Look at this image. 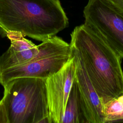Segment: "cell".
<instances>
[{
    "label": "cell",
    "mask_w": 123,
    "mask_h": 123,
    "mask_svg": "<svg viewBox=\"0 0 123 123\" xmlns=\"http://www.w3.org/2000/svg\"><path fill=\"white\" fill-rule=\"evenodd\" d=\"M71 50L82 62L102 104L123 95L122 58L86 24L71 34Z\"/></svg>",
    "instance_id": "obj_1"
},
{
    "label": "cell",
    "mask_w": 123,
    "mask_h": 123,
    "mask_svg": "<svg viewBox=\"0 0 123 123\" xmlns=\"http://www.w3.org/2000/svg\"><path fill=\"white\" fill-rule=\"evenodd\" d=\"M68 25L59 0H0V30L5 36L16 32L43 42Z\"/></svg>",
    "instance_id": "obj_2"
},
{
    "label": "cell",
    "mask_w": 123,
    "mask_h": 123,
    "mask_svg": "<svg viewBox=\"0 0 123 123\" xmlns=\"http://www.w3.org/2000/svg\"><path fill=\"white\" fill-rule=\"evenodd\" d=\"M3 87L0 101L8 123H50L46 79L19 77Z\"/></svg>",
    "instance_id": "obj_3"
},
{
    "label": "cell",
    "mask_w": 123,
    "mask_h": 123,
    "mask_svg": "<svg viewBox=\"0 0 123 123\" xmlns=\"http://www.w3.org/2000/svg\"><path fill=\"white\" fill-rule=\"evenodd\" d=\"M37 46L38 52L31 60L0 72V84L2 86L19 77L46 79L58 72L72 56L70 44L57 36Z\"/></svg>",
    "instance_id": "obj_4"
},
{
    "label": "cell",
    "mask_w": 123,
    "mask_h": 123,
    "mask_svg": "<svg viewBox=\"0 0 123 123\" xmlns=\"http://www.w3.org/2000/svg\"><path fill=\"white\" fill-rule=\"evenodd\" d=\"M84 24L123 58V12L108 0H88Z\"/></svg>",
    "instance_id": "obj_5"
},
{
    "label": "cell",
    "mask_w": 123,
    "mask_h": 123,
    "mask_svg": "<svg viewBox=\"0 0 123 123\" xmlns=\"http://www.w3.org/2000/svg\"><path fill=\"white\" fill-rule=\"evenodd\" d=\"M76 63L72 56L57 73L46 79L50 123H62L66 103L75 78Z\"/></svg>",
    "instance_id": "obj_6"
},
{
    "label": "cell",
    "mask_w": 123,
    "mask_h": 123,
    "mask_svg": "<svg viewBox=\"0 0 123 123\" xmlns=\"http://www.w3.org/2000/svg\"><path fill=\"white\" fill-rule=\"evenodd\" d=\"M72 53L76 63L75 79L87 122L104 123L103 107L100 99L88 77L82 62L74 52L72 51Z\"/></svg>",
    "instance_id": "obj_7"
},
{
    "label": "cell",
    "mask_w": 123,
    "mask_h": 123,
    "mask_svg": "<svg viewBox=\"0 0 123 123\" xmlns=\"http://www.w3.org/2000/svg\"><path fill=\"white\" fill-rule=\"evenodd\" d=\"M5 36L10 40L11 45L0 56V72L27 62L38 52V46L21 33L10 31Z\"/></svg>",
    "instance_id": "obj_8"
},
{
    "label": "cell",
    "mask_w": 123,
    "mask_h": 123,
    "mask_svg": "<svg viewBox=\"0 0 123 123\" xmlns=\"http://www.w3.org/2000/svg\"><path fill=\"white\" fill-rule=\"evenodd\" d=\"M62 123H88L75 78L68 98Z\"/></svg>",
    "instance_id": "obj_9"
},
{
    "label": "cell",
    "mask_w": 123,
    "mask_h": 123,
    "mask_svg": "<svg viewBox=\"0 0 123 123\" xmlns=\"http://www.w3.org/2000/svg\"><path fill=\"white\" fill-rule=\"evenodd\" d=\"M104 123H120L123 118V95L103 105Z\"/></svg>",
    "instance_id": "obj_10"
},
{
    "label": "cell",
    "mask_w": 123,
    "mask_h": 123,
    "mask_svg": "<svg viewBox=\"0 0 123 123\" xmlns=\"http://www.w3.org/2000/svg\"><path fill=\"white\" fill-rule=\"evenodd\" d=\"M0 123H8L5 110L0 100Z\"/></svg>",
    "instance_id": "obj_11"
},
{
    "label": "cell",
    "mask_w": 123,
    "mask_h": 123,
    "mask_svg": "<svg viewBox=\"0 0 123 123\" xmlns=\"http://www.w3.org/2000/svg\"><path fill=\"white\" fill-rule=\"evenodd\" d=\"M123 12V0H108Z\"/></svg>",
    "instance_id": "obj_12"
},
{
    "label": "cell",
    "mask_w": 123,
    "mask_h": 123,
    "mask_svg": "<svg viewBox=\"0 0 123 123\" xmlns=\"http://www.w3.org/2000/svg\"><path fill=\"white\" fill-rule=\"evenodd\" d=\"M121 122H123V119H122L121 120V122H120V123H121Z\"/></svg>",
    "instance_id": "obj_13"
},
{
    "label": "cell",
    "mask_w": 123,
    "mask_h": 123,
    "mask_svg": "<svg viewBox=\"0 0 123 123\" xmlns=\"http://www.w3.org/2000/svg\"></svg>",
    "instance_id": "obj_14"
}]
</instances>
